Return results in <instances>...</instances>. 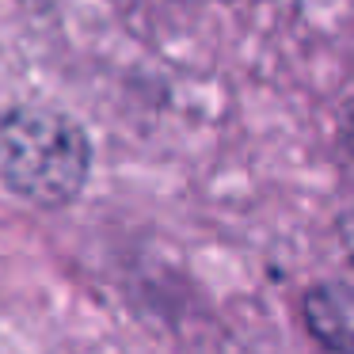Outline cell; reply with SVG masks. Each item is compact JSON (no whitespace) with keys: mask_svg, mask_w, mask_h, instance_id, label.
Returning a JSON list of instances; mask_svg holds the SVG:
<instances>
[{"mask_svg":"<svg viewBox=\"0 0 354 354\" xmlns=\"http://www.w3.org/2000/svg\"><path fill=\"white\" fill-rule=\"evenodd\" d=\"M92 149L69 115L16 107L0 118V183L35 206H65L84 191Z\"/></svg>","mask_w":354,"mask_h":354,"instance_id":"obj_1","label":"cell"},{"mask_svg":"<svg viewBox=\"0 0 354 354\" xmlns=\"http://www.w3.org/2000/svg\"><path fill=\"white\" fill-rule=\"evenodd\" d=\"M305 328L331 354H354V290L343 282H320L305 293Z\"/></svg>","mask_w":354,"mask_h":354,"instance_id":"obj_2","label":"cell"}]
</instances>
